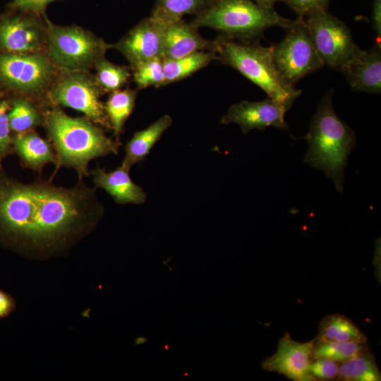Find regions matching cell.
Wrapping results in <instances>:
<instances>
[{"label":"cell","mask_w":381,"mask_h":381,"mask_svg":"<svg viewBox=\"0 0 381 381\" xmlns=\"http://www.w3.org/2000/svg\"><path fill=\"white\" fill-rule=\"evenodd\" d=\"M13 299L0 289V319L8 316L14 308Z\"/></svg>","instance_id":"obj_34"},{"label":"cell","mask_w":381,"mask_h":381,"mask_svg":"<svg viewBox=\"0 0 381 381\" xmlns=\"http://www.w3.org/2000/svg\"><path fill=\"white\" fill-rule=\"evenodd\" d=\"M218 60L213 50L199 51L174 59H163L164 86L186 78L199 70Z\"/></svg>","instance_id":"obj_20"},{"label":"cell","mask_w":381,"mask_h":381,"mask_svg":"<svg viewBox=\"0 0 381 381\" xmlns=\"http://www.w3.org/2000/svg\"><path fill=\"white\" fill-rule=\"evenodd\" d=\"M129 171L122 164L109 172L97 167L92 171V181L96 187L107 191L118 204H142L146 200V193L132 181Z\"/></svg>","instance_id":"obj_17"},{"label":"cell","mask_w":381,"mask_h":381,"mask_svg":"<svg viewBox=\"0 0 381 381\" xmlns=\"http://www.w3.org/2000/svg\"><path fill=\"white\" fill-rule=\"evenodd\" d=\"M337 379L344 381H380L381 373L369 349L339 363Z\"/></svg>","instance_id":"obj_22"},{"label":"cell","mask_w":381,"mask_h":381,"mask_svg":"<svg viewBox=\"0 0 381 381\" xmlns=\"http://www.w3.org/2000/svg\"><path fill=\"white\" fill-rule=\"evenodd\" d=\"M278 44H272L273 60L283 78L291 85L325 66L310 37L305 18L294 20Z\"/></svg>","instance_id":"obj_6"},{"label":"cell","mask_w":381,"mask_h":381,"mask_svg":"<svg viewBox=\"0 0 381 381\" xmlns=\"http://www.w3.org/2000/svg\"><path fill=\"white\" fill-rule=\"evenodd\" d=\"M214 51L219 61L238 71L288 110L301 95V90L295 89L277 70L272 45L236 42L221 35L214 40Z\"/></svg>","instance_id":"obj_4"},{"label":"cell","mask_w":381,"mask_h":381,"mask_svg":"<svg viewBox=\"0 0 381 381\" xmlns=\"http://www.w3.org/2000/svg\"><path fill=\"white\" fill-rule=\"evenodd\" d=\"M198 28L183 19L165 23L162 51V59L181 58L205 50L214 51V41L202 37Z\"/></svg>","instance_id":"obj_15"},{"label":"cell","mask_w":381,"mask_h":381,"mask_svg":"<svg viewBox=\"0 0 381 381\" xmlns=\"http://www.w3.org/2000/svg\"><path fill=\"white\" fill-rule=\"evenodd\" d=\"M50 97L55 104L82 112L100 124H107L99 90L85 75L73 73L64 77L52 89Z\"/></svg>","instance_id":"obj_9"},{"label":"cell","mask_w":381,"mask_h":381,"mask_svg":"<svg viewBox=\"0 0 381 381\" xmlns=\"http://www.w3.org/2000/svg\"><path fill=\"white\" fill-rule=\"evenodd\" d=\"M299 17L306 18L320 10H327L329 0H282Z\"/></svg>","instance_id":"obj_31"},{"label":"cell","mask_w":381,"mask_h":381,"mask_svg":"<svg viewBox=\"0 0 381 381\" xmlns=\"http://www.w3.org/2000/svg\"><path fill=\"white\" fill-rule=\"evenodd\" d=\"M95 66L97 83L108 92L119 90L131 76L128 67L114 64L103 57L95 62Z\"/></svg>","instance_id":"obj_26"},{"label":"cell","mask_w":381,"mask_h":381,"mask_svg":"<svg viewBox=\"0 0 381 381\" xmlns=\"http://www.w3.org/2000/svg\"><path fill=\"white\" fill-rule=\"evenodd\" d=\"M12 145L25 166L40 171L49 164H56V154L50 144L33 132L18 133L12 139Z\"/></svg>","instance_id":"obj_19"},{"label":"cell","mask_w":381,"mask_h":381,"mask_svg":"<svg viewBox=\"0 0 381 381\" xmlns=\"http://www.w3.org/2000/svg\"><path fill=\"white\" fill-rule=\"evenodd\" d=\"M135 92L130 89L118 90L109 95L104 109L111 128L119 134L135 107Z\"/></svg>","instance_id":"obj_25"},{"label":"cell","mask_w":381,"mask_h":381,"mask_svg":"<svg viewBox=\"0 0 381 381\" xmlns=\"http://www.w3.org/2000/svg\"><path fill=\"white\" fill-rule=\"evenodd\" d=\"M165 23L151 16L141 20L116 44L133 69L142 64L162 58L163 35Z\"/></svg>","instance_id":"obj_12"},{"label":"cell","mask_w":381,"mask_h":381,"mask_svg":"<svg viewBox=\"0 0 381 381\" xmlns=\"http://www.w3.org/2000/svg\"><path fill=\"white\" fill-rule=\"evenodd\" d=\"M288 111L284 105L269 97L260 102L244 100L231 105L220 122L236 123L244 134L253 129L263 131L268 126L288 130L284 120Z\"/></svg>","instance_id":"obj_11"},{"label":"cell","mask_w":381,"mask_h":381,"mask_svg":"<svg viewBox=\"0 0 381 381\" xmlns=\"http://www.w3.org/2000/svg\"><path fill=\"white\" fill-rule=\"evenodd\" d=\"M293 21L274 8L260 7L252 0H208L190 23L198 28L214 29L229 39L253 42L266 29L277 26L286 30Z\"/></svg>","instance_id":"obj_5"},{"label":"cell","mask_w":381,"mask_h":381,"mask_svg":"<svg viewBox=\"0 0 381 381\" xmlns=\"http://www.w3.org/2000/svg\"><path fill=\"white\" fill-rule=\"evenodd\" d=\"M318 339L341 342H367L366 335L346 316L334 313L326 315L319 325Z\"/></svg>","instance_id":"obj_21"},{"label":"cell","mask_w":381,"mask_h":381,"mask_svg":"<svg viewBox=\"0 0 381 381\" xmlns=\"http://www.w3.org/2000/svg\"><path fill=\"white\" fill-rule=\"evenodd\" d=\"M54 0H14L12 6L23 11L35 13L42 12L46 6Z\"/></svg>","instance_id":"obj_32"},{"label":"cell","mask_w":381,"mask_h":381,"mask_svg":"<svg viewBox=\"0 0 381 381\" xmlns=\"http://www.w3.org/2000/svg\"><path fill=\"white\" fill-rule=\"evenodd\" d=\"M53 68L47 59L36 53L0 55V78L24 91H37L49 81Z\"/></svg>","instance_id":"obj_10"},{"label":"cell","mask_w":381,"mask_h":381,"mask_svg":"<svg viewBox=\"0 0 381 381\" xmlns=\"http://www.w3.org/2000/svg\"><path fill=\"white\" fill-rule=\"evenodd\" d=\"M104 214L95 189L46 181L24 183L0 171V243L18 251L50 253L88 234Z\"/></svg>","instance_id":"obj_1"},{"label":"cell","mask_w":381,"mask_h":381,"mask_svg":"<svg viewBox=\"0 0 381 381\" xmlns=\"http://www.w3.org/2000/svg\"><path fill=\"white\" fill-rule=\"evenodd\" d=\"M311 41L323 61L332 69H341L361 50L347 25L327 10L305 18Z\"/></svg>","instance_id":"obj_7"},{"label":"cell","mask_w":381,"mask_h":381,"mask_svg":"<svg viewBox=\"0 0 381 381\" xmlns=\"http://www.w3.org/2000/svg\"><path fill=\"white\" fill-rule=\"evenodd\" d=\"M133 71L134 80L138 88L164 86L163 59L161 57L150 59Z\"/></svg>","instance_id":"obj_28"},{"label":"cell","mask_w":381,"mask_h":381,"mask_svg":"<svg viewBox=\"0 0 381 381\" xmlns=\"http://www.w3.org/2000/svg\"><path fill=\"white\" fill-rule=\"evenodd\" d=\"M333 90L322 98L304 137L308 143L304 162L323 171L337 190L343 193L344 171L349 154L356 143L352 129L335 113Z\"/></svg>","instance_id":"obj_2"},{"label":"cell","mask_w":381,"mask_h":381,"mask_svg":"<svg viewBox=\"0 0 381 381\" xmlns=\"http://www.w3.org/2000/svg\"><path fill=\"white\" fill-rule=\"evenodd\" d=\"M315 339L299 342L286 332L279 339L275 353L262 361V368L284 375L294 381H313L308 369Z\"/></svg>","instance_id":"obj_13"},{"label":"cell","mask_w":381,"mask_h":381,"mask_svg":"<svg viewBox=\"0 0 381 381\" xmlns=\"http://www.w3.org/2000/svg\"><path fill=\"white\" fill-rule=\"evenodd\" d=\"M11 130L18 133L29 131L40 122V116L27 99L15 101L8 113Z\"/></svg>","instance_id":"obj_27"},{"label":"cell","mask_w":381,"mask_h":381,"mask_svg":"<svg viewBox=\"0 0 381 381\" xmlns=\"http://www.w3.org/2000/svg\"><path fill=\"white\" fill-rule=\"evenodd\" d=\"M9 107L6 102H0V167L4 157L12 151V139L10 136V126L8 121Z\"/></svg>","instance_id":"obj_30"},{"label":"cell","mask_w":381,"mask_h":381,"mask_svg":"<svg viewBox=\"0 0 381 381\" xmlns=\"http://www.w3.org/2000/svg\"><path fill=\"white\" fill-rule=\"evenodd\" d=\"M44 121L56 151L55 173L61 167L72 168L82 179L89 175L91 160L118 153L117 144L85 119L54 108L46 113Z\"/></svg>","instance_id":"obj_3"},{"label":"cell","mask_w":381,"mask_h":381,"mask_svg":"<svg viewBox=\"0 0 381 381\" xmlns=\"http://www.w3.org/2000/svg\"><path fill=\"white\" fill-rule=\"evenodd\" d=\"M369 349L367 342H341L316 337L312 350V359L325 358L341 363Z\"/></svg>","instance_id":"obj_24"},{"label":"cell","mask_w":381,"mask_h":381,"mask_svg":"<svg viewBox=\"0 0 381 381\" xmlns=\"http://www.w3.org/2000/svg\"><path fill=\"white\" fill-rule=\"evenodd\" d=\"M172 121V118L165 114L146 128L135 132L126 145L121 164L130 169L135 164L144 160Z\"/></svg>","instance_id":"obj_18"},{"label":"cell","mask_w":381,"mask_h":381,"mask_svg":"<svg viewBox=\"0 0 381 381\" xmlns=\"http://www.w3.org/2000/svg\"><path fill=\"white\" fill-rule=\"evenodd\" d=\"M47 37L52 60L71 71L81 70L95 63L109 47L100 39L77 27L49 24Z\"/></svg>","instance_id":"obj_8"},{"label":"cell","mask_w":381,"mask_h":381,"mask_svg":"<svg viewBox=\"0 0 381 381\" xmlns=\"http://www.w3.org/2000/svg\"><path fill=\"white\" fill-rule=\"evenodd\" d=\"M372 25L377 35V41L381 37V0H373L372 13H371Z\"/></svg>","instance_id":"obj_33"},{"label":"cell","mask_w":381,"mask_h":381,"mask_svg":"<svg viewBox=\"0 0 381 381\" xmlns=\"http://www.w3.org/2000/svg\"><path fill=\"white\" fill-rule=\"evenodd\" d=\"M355 90L381 92V44L376 42L369 50L361 49L341 71Z\"/></svg>","instance_id":"obj_14"},{"label":"cell","mask_w":381,"mask_h":381,"mask_svg":"<svg viewBox=\"0 0 381 381\" xmlns=\"http://www.w3.org/2000/svg\"><path fill=\"white\" fill-rule=\"evenodd\" d=\"M339 363L325 358L312 359L308 369V375L315 380L337 379Z\"/></svg>","instance_id":"obj_29"},{"label":"cell","mask_w":381,"mask_h":381,"mask_svg":"<svg viewBox=\"0 0 381 381\" xmlns=\"http://www.w3.org/2000/svg\"><path fill=\"white\" fill-rule=\"evenodd\" d=\"M258 6L262 8L271 9L273 8V6L275 3L281 1L282 0H252Z\"/></svg>","instance_id":"obj_35"},{"label":"cell","mask_w":381,"mask_h":381,"mask_svg":"<svg viewBox=\"0 0 381 381\" xmlns=\"http://www.w3.org/2000/svg\"><path fill=\"white\" fill-rule=\"evenodd\" d=\"M208 0H156L151 16L164 23L183 19V16H196L206 6Z\"/></svg>","instance_id":"obj_23"},{"label":"cell","mask_w":381,"mask_h":381,"mask_svg":"<svg viewBox=\"0 0 381 381\" xmlns=\"http://www.w3.org/2000/svg\"><path fill=\"white\" fill-rule=\"evenodd\" d=\"M146 341H147V339L143 337H138L135 340V343L137 344H142L145 343Z\"/></svg>","instance_id":"obj_36"},{"label":"cell","mask_w":381,"mask_h":381,"mask_svg":"<svg viewBox=\"0 0 381 381\" xmlns=\"http://www.w3.org/2000/svg\"><path fill=\"white\" fill-rule=\"evenodd\" d=\"M43 42L41 28L32 20L13 17L0 21V46L10 53H35Z\"/></svg>","instance_id":"obj_16"}]
</instances>
